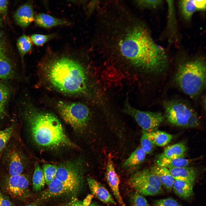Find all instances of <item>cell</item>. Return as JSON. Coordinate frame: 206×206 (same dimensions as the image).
<instances>
[{
	"mask_svg": "<svg viewBox=\"0 0 206 206\" xmlns=\"http://www.w3.org/2000/svg\"><path fill=\"white\" fill-rule=\"evenodd\" d=\"M106 179L114 197L120 206H125L119 191L120 179L117 174L112 159L108 156L106 168Z\"/></svg>",
	"mask_w": 206,
	"mask_h": 206,
	"instance_id": "8fae6325",
	"label": "cell"
},
{
	"mask_svg": "<svg viewBox=\"0 0 206 206\" xmlns=\"http://www.w3.org/2000/svg\"><path fill=\"white\" fill-rule=\"evenodd\" d=\"M3 195L2 194V193H1V191H0V199L1 198V197H2Z\"/></svg>",
	"mask_w": 206,
	"mask_h": 206,
	"instance_id": "60d3db41",
	"label": "cell"
},
{
	"mask_svg": "<svg viewBox=\"0 0 206 206\" xmlns=\"http://www.w3.org/2000/svg\"><path fill=\"white\" fill-rule=\"evenodd\" d=\"M4 53L0 52V79H7L13 77L14 73L12 65Z\"/></svg>",
	"mask_w": 206,
	"mask_h": 206,
	"instance_id": "603a6c76",
	"label": "cell"
},
{
	"mask_svg": "<svg viewBox=\"0 0 206 206\" xmlns=\"http://www.w3.org/2000/svg\"><path fill=\"white\" fill-rule=\"evenodd\" d=\"M2 33L0 30V52H4V49L2 41L1 40Z\"/></svg>",
	"mask_w": 206,
	"mask_h": 206,
	"instance_id": "f35d334b",
	"label": "cell"
},
{
	"mask_svg": "<svg viewBox=\"0 0 206 206\" xmlns=\"http://www.w3.org/2000/svg\"><path fill=\"white\" fill-rule=\"evenodd\" d=\"M153 206H183L175 200L171 198L158 200L154 203Z\"/></svg>",
	"mask_w": 206,
	"mask_h": 206,
	"instance_id": "836d02e7",
	"label": "cell"
},
{
	"mask_svg": "<svg viewBox=\"0 0 206 206\" xmlns=\"http://www.w3.org/2000/svg\"><path fill=\"white\" fill-rule=\"evenodd\" d=\"M163 0H140L138 4L141 6L146 8H155L159 6L163 3Z\"/></svg>",
	"mask_w": 206,
	"mask_h": 206,
	"instance_id": "e575fe53",
	"label": "cell"
},
{
	"mask_svg": "<svg viewBox=\"0 0 206 206\" xmlns=\"http://www.w3.org/2000/svg\"><path fill=\"white\" fill-rule=\"evenodd\" d=\"M187 150V148L185 144L180 142L166 147L161 154L168 159L183 158Z\"/></svg>",
	"mask_w": 206,
	"mask_h": 206,
	"instance_id": "44dd1931",
	"label": "cell"
},
{
	"mask_svg": "<svg viewBox=\"0 0 206 206\" xmlns=\"http://www.w3.org/2000/svg\"><path fill=\"white\" fill-rule=\"evenodd\" d=\"M91 197L87 198L83 201L80 200L75 197H73L64 206H100L91 203Z\"/></svg>",
	"mask_w": 206,
	"mask_h": 206,
	"instance_id": "4dcf8cb0",
	"label": "cell"
},
{
	"mask_svg": "<svg viewBox=\"0 0 206 206\" xmlns=\"http://www.w3.org/2000/svg\"><path fill=\"white\" fill-rule=\"evenodd\" d=\"M140 141V146L146 154H150L153 151L155 145L148 137L146 132L143 130Z\"/></svg>",
	"mask_w": 206,
	"mask_h": 206,
	"instance_id": "f1b7e54d",
	"label": "cell"
},
{
	"mask_svg": "<svg viewBox=\"0 0 206 206\" xmlns=\"http://www.w3.org/2000/svg\"><path fill=\"white\" fill-rule=\"evenodd\" d=\"M6 158L9 176L22 174L25 169L26 160L19 150L15 148L10 149Z\"/></svg>",
	"mask_w": 206,
	"mask_h": 206,
	"instance_id": "7c38bea8",
	"label": "cell"
},
{
	"mask_svg": "<svg viewBox=\"0 0 206 206\" xmlns=\"http://www.w3.org/2000/svg\"><path fill=\"white\" fill-rule=\"evenodd\" d=\"M31 38L28 36L23 35L17 39V46L21 56H23L31 49L32 46Z\"/></svg>",
	"mask_w": 206,
	"mask_h": 206,
	"instance_id": "4316f807",
	"label": "cell"
},
{
	"mask_svg": "<svg viewBox=\"0 0 206 206\" xmlns=\"http://www.w3.org/2000/svg\"><path fill=\"white\" fill-rule=\"evenodd\" d=\"M130 201L131 206H149L144 196L136 191L131 194Z\"/></svg>",
	"mask_w": 206,
	"mask_h": 206,
	"instance_id": "f546056e",
	"label": "cell"
},
{
	"mask_svg": "<svg viewBox=\"0 0 206 206\" xmlns=\"http://www.w3.org/2000/svg\"><path fill=\"white\" fill-rule=\"evenodd\" d=\"M168 169L175 180L183 181L193 185L196 174L193 167L187 166Z\"/></svg>",
	"mask_w": 206,
	"mask_h": 206,
	"instance_id": "9a60e30c",
	"label": "cell"
},
{
	"mask_svg": "<svg viewBox=\"0 0 206 206\" xmlns=\"http://www.w3.org/2000/svg\"><path fill=\"white\" fill-rule=\"evenodd\" d=\"M25 206H39L37 204L34 203H32Z\"/></svg>",
	"mask_w": 206,
	"mask_h": 206,
	"instance_id": "ab89813d",
	"label": "cell"
},
{
	"mask_svg": "<svg viewBox=\"0 0 206 206\" xmlns=\"http://www.w3.org/2000/svg\"><path fill=\"white\" fill-rule=\"evenodd\" d=\"M150 169L158 177L162 186L168 191H171L175 180L169 169L157 166L152 167Z\"/></svg>",
	"mask_w": 206,
	"mask_h": 206,
	"instance_id": "ac0fdd59",
	"label": "cell"
},
{
	"mask_svg": "<svg viewBox=\"0 0 206 206\" xmlns=\"http://www.w3.org/2000/svg\"><path fill=\"white\" fill-rule=\"evenodd\" d=\"M122 111L132 117L142 130L147 132L157 130L164 119L161 112L139 110L132 106L127 101L124 104Z\"/></svg>",
	"mask_w": 206,
	"mask_h": 206,
	"instance_id": "9c48e42d",
	"label": "cell"
},
{
	"mask_svg": "<svg viewBox=\"0 0 206 206\" xmlns=\"http://www.w3.org/2000/svg\"><path fill=\"white\" fill-rule=\"evenodd\" d=\"M205 62L199 58L181 65L175 75L176 82L182 91L193 97L199 94L206 84Z\"/></svg>",
	"mask_w": 206,
	"mask_h": 206,
	"instance_id": "5b68a950",
	"label": "cell"
},
{
	"mask_svg": "<svg viewBox=\"0 0 206 206\" xmlns=\"http://www.w3.org/2000/svg\"><path fill=\"white\" fill-rule=\"evenodd\" d=\"M145 132L148 137L155 146H165L168 144L173 138L172 135L163 131L157 130L151 132Z\"/></svg>",
	"mask_w": 206,
	"mask_h": 206,
	"instance_id": "7402d4cb",
	"label": "cell"
},
{
	"mask_svg": "<svg viewBox=\"0 0 206 206\" xmlns=\"http://www.w3.org/2000/svg\"><path fill=\"white\" fill-rule=\"evenodd\" d=\"M10 92L4 84L0 82V118L4 117L5 113L6 106L9 99Z\"/></svg>",
	"mask_w": 206,
	"mask_h": 206,
	"instance_id": "484cf974",
	"label": "cell"
},
{
	"mask_svg": "<svg viewBox=\"0 0 206 206\" xmlns=\"http://www.w3.org/2000/svg\"><path fill=\"white\" fill-rule=\"evenodd\" d=\"M24 112L31 137L39 146L48 148L74 146L58 117L53 113L28 106Z\"/></svg>",
	"mask_w": 206,
	"mask_h": 206,
	"instance_id": "3957f363",
	"label": "cell"
},
{
	"mask_svg": "<svg viewBox=\"0 0 206 206\" xmlns=\"http://www.w3.org/2000/svg\"><path fill=\"white\" fill-rule=\"evenodd\" d=\"M179 7L181 14L186 21H190L196 11L193 0H181L179 2Z\"/></svg>",
	"mask_w": 206,
	"mask_h": 206,
	"instance_id": "d4e9b609",
	"label": "cell"
},
{
	"mask_svg": "<svg viewBox=\"0 0 206 206\" xmlns=\"http://www.w3.org/2000/svg\"><path fill=\"white\" fill-rule=\"evenodd\" d=\"M46 81L62 94L80 96L87 92L88 78L86 69L79 61L67 56L51 60L45 69Z\"/></svg>",
	"mask_w": 206,
	"mask_h": 206,
	"instance_id": "7a4b0ae2",
	"label": "cell"
},
{
	"mask_svg": "<svg viewBox=\"0 0 206 206\" xmlns=\"http://www.w3.org/2000/svg\"><path fill=\"white\" fill-rule=\"evenodd\" d=\"M52 35H43L33 34L31 37V39L33 42L36 45H41L52 38Z\"/></svg>",
	"mask_w": 206,
	"mask_h": 206,
	"instance_id": "d6a6232c",
	"label": "cell"
},
{
	"mask_svg": "<svg viewBox=\"0 0 206 206\" xmlns=\"http://www.w3.org/2000/svg\"><path fill=\"white\" fill-rule=\"evenodd\" d=\"M172 189L177 195L185 199H189L193 195V184L185 181L175 180Z\"/></svg>",
	"mask_w": 206,
	"mask_h": 206,
	"instance_id": "ffe728a7",
	"label": "cell"
},
{
	"mask_svg": "<svg viewBox=\"0 0 206 206\" xmlns=\"http://www.w3.org/2000/svg\"><path fill=\"white\" fill-rule=\"evenodd\" d=\"M168 121L176 126L193 127L198 126L199 120L196 113L185 104L176 101L168 102L165 106Z\"/></svg>",
	"mask_w": 206,
	"mask_h": 206,
	"instance_id": "52a82bcc",
	"label": "cell"
},
{
	"mask_svg": "<svg viewBox=\"0 0 206 206\" xmlns=\"http://www.w3.org/2000/svg\"><path fill=\"white\" fill-rule=\"evenodd\" d=\"M7 0H0V13H3L7 11L8 4Z\"/></svg>",
	"mask_w": 206,
	"mask_h": 206,
	"instance_id": "74e56055",
	"label": "cell"
},
{
	"mask_svg": "<svg viewBox=\"0 0 206 206\" xmlns=\"http://www.w3.org/2000/svg\"><path fill=\"white\" fill-rule=\"evenodd\" d=\"M129 185L143 196H154L162 192L159 178L150 169H145L133 174L128 181Z\"/></svg>",
	"mask_w": 206,
	"mask_h": 206,
	"instance_id": "ba28073f",
	"label": "cell"
},
{
	"mask_svg": "<svg viewBox=\"0 0 206 206\" xmlns=\"http://www.w3.org/2000/svg\"><path fill=\"white\" fill-rule=\"evenodd\" d=\"M146 154L140 146L138 147L123 162L122 167L127 169L134 170L144 161Z\"/></svg>",
	"mask_w": 206,
	"mask_h": 206,
	"instance_id": "2e32d148",
	"label": "cell"
},
{
	"mask_svg": "<svg viewBox=\"0 0 206 206\" xmlns=\"http://www.w3.org/2000/svg\"><path fill=\"white\" fill-rule=\"evenodd\" d=\"M33 9L29 4H25L17 10L14 15L15 20L17 24L25 27L34 20Z\"/></svg>",
	"mask_w": 206,
	"mask_h": 206,
	"instance_id": "5bb4252c",
	"label": "cell"
},
{
	"mask_svg": "<svg viewBox=\"0 0 206 206\" xmlns=\"http://www.w3.org/2000/svg\"><path fill=\"white\" fill-rule=\"evenodd\" d=\"M13 131V127H9L3 130H0V153L6 146Z\"/></svg>",
	"mask_w": 206,
	"mask_h": 206,
	"instance_id": "1f68e13d",
	"label": "cell"
},
{
	"mask_svg": "<svg viewBox=\"0 0 206 206\" xmlns=\"http://www.w3.org/2000/svg\"><path fill=\"white\" fill-rule=\"evenodd\" d=\"M58 166L56 165L45 164L42 170L45 180V183L48 185L54 179L56 175Z\"/></svg>",
	"mask_w": 206,
	"mask_h": 206,
	"instance_id": "83f0119b",
	"label": "cell"
},
{
	"mask_svg": "<svg viewBox=\"0 0 206 206\" xmlns=\"http://www.w3.org/2000/svg\"><path fill=\"white\" fill-rule=\"evenodd\" d=\"M34 20L37 25L41 27L46 28L66 25L68 23L65 20L43 13L37 15L34 17Z\"/></svg>",
	"mask_w": 206,
	"mask_h": 206,
	"instance_id": "d6986e66",
	"label": "cell"
},
{
	"mask_svg": "<svg viewBox=\"0 0 206 206\" xmlns=\"http://www.w3.org/2000/svg\"><path fill=\"white\" fill-rule=\"evenodd\" d=\"M197 10L204 11L206 9V1L204 0H193Z\"/></svg>",
	"mask_w": 206,
	"mask_h": 206,
	"instance_id": "d590c367",
	"label": "cell"
},
{
	"mask_svg": "<svg viewBox=\"0 0 206 206\" xmlns=\"http://www.w3.org/2000/svg\"><path fill=\"white\" fill-rule=\"evenodd\" d=\"M56 107L63 119L74 130H82L87 126L90 115L89 108L85 104L78 102L60 101Z\"/></svg>",
	"mask_w": 206,
	"mask_h": 206,
	"instance_id": "8992f818",
	"label": "cell"
},
{
	"mask_svg": "<svg viewBox=\"0 0 206 206\" xmlns=\"http://www.w3.org/2000/svg\"><path fill=\"white\" fill-rule=\"evenodd\" d=\"M127 30L118 42L121 56L146 72L157 74L164 71L169 64L167 54L147 29L138 26Z\"/></svg>",
	"mask_w": 206,
	"mask_h": 206,
	"instance_id": "6da1fadb",
	"label": "cell"
},
{
	"mask_svg": "<svg viewBox=\"0 0 206 206\" xmlns=\"http://www.w3.org/2000/svg\"><path fill=\"white\" fill-rule=\"evenodd\" d=\"M29 180L22 174L9 176L5 180L4 188L12 197L22 201L25 200L30 196Z\"/></svg>",
	"mask_w": 206,
	"mask_h": 206,
	"instance_id": "30bf717a",
	"label": "cell"
},
{
	"mask_svg": "<svg viewBox=\"0 0 206 206\" xmlns=\"http://www.w3.org/2000/svg\"><path fill=\"white\" fill-rule=\"evenodd\" d=\"M45 180L43 171L38 163L35 165L34 171L32 178L33 189L35 192H38L44 187Z\"/></svg>",
	"mask_w": 206,
	"mask_h": 206,
	"instance_id": "cb8c5ba5",
	"label": "cell"
},
{
	"mask_svg": "<svg viewBox=\"0 0 206 206\" xmlns=\"http://www.w3.org/2000/svg\"><path fill=\"white\" fill-rule=\"evenodd\" d=\"M192 161V159L184 158H167L161 154L158 157L156 163L157 166L169 169L187 167Z\"/></svg>",
	"mask_w": 206,
	"mask_h": 206,
	"instance_id": "e0dca14e",
	"label": "cell"
},
{
	"mask_svg": "<svg viewBox=\"0 0 206 206\" xmlns=\"http://www.w3.org/2000/svg\"><path fill=\"white\" fill-rule=\"evenodd\" d=\"M12 202L7 196L3 195L0 199V206H13Z\"/></svg>",
	"mask_w": 206,
	"mask_h": 206,
	"instance_id": "8d00e7d4",
	"label": "cell"
},
{
	"mask_svg": "<svg viewBox=\"0 0 206 206\" xmlns=\"http://www.w3.org/2000/svg\"><path fill=\"white\" fill-rule=\"evenodd\" d=\"M57 166L55 177L41 194V199L74 193L82 185L83 166L81 161H67Z\"/></svg>",
	"mask_w": 206,
	"mask_h": 206,
	"instance_id": "277c9868",
	"label": "cell"
},
{
	"mask_svg": "<svg viewBox=\"0 0 206 206\" xmlns=\"http://www.w3.org/2000/svg\"><path fill=\"white\" fill-rule=\"evenodd\" d=\"M87 181L92 193L97 199L105 204H116L109 191L101 183L92 177L88 178Z\"/></svg>",
	"mask_w": 206,
	"mask_h": 206,
	"instance_id": "4fadbf2b",
	"label": "cell"
}]
</instances>
